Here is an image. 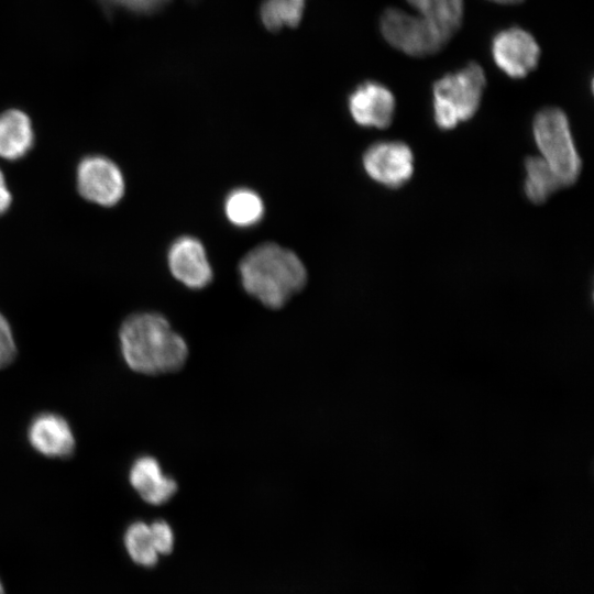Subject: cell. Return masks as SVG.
Returning <instances> with one entry per match:
<instances>
[{"instance_id": "cell-1", "label": "cell", "mask_w": 594, "mask_h": 594, "mask_svg": "<svg viewBox=\"0 0 594 594\" xmlns=\"http://www.w3.org/2000/svg\"><path fill=\"white\" fill-rule=\"evenodd\" d=\"M119 341L125 364L144 375L177 372L189 354L185 339L163 315L153 311L125 318L119 330Z\"/></svg>"}, {"instance_id": "cell-2", "label": "cell", "mask_w": 594, "mask_h": 594, "mask_svg": "<svg viewBox=\"0 0 594 594\" xmlns=\"http://www.w3.org/2000/svg\"><path fill=\"white\" fill-rule=\"evenodd\" d=\"M244 289L265 307H283L306 284L307 271L290 250L267 242L252 249L239 265Z\"/></svg>"}, {"instance_id": "cell-3", "label": "cell", "mask_w": 594, "mask_h": 594, "mask_svg": "<svg viewBox=\"0 0 594 594\" xmlns=\"http://www.w3.org/2000/svg\"><path fill=\"white\" fill-rule=\"evenodd\" d=\"M485 86L484 69L475 62L436 80L432 108L437 127L451 130L460 122L470 120L480 108Z\"/></svg>"}, {"instance_id": "cell-4", "label": "cell", "mask_w": 594, "mask_h": 594, "mask_svg": "<svg viewBox=\"0 0 594 594\" xmlns=\"http://www.w3.org/2000/svg\"><path fill=\"white\" fill-rule=\"evenodd\" d=\"M532 133L540 157L557 174L563 187L573 185L580 176L582 162L566 114L556 107L541 109L534 118Z\"/></svg>"}, {"instance_id": "cell-5", "label": "cell", "mask_w": 594, "mask_h": 594, "mask_svg": "<svg viewBox=\"0 0 594 594\" xmlns=\"http://www.w3.org/2000/svg\"><path fill=\"white\" fill-rule=\"evenodd\" d=\"M380 29L389 45L414 57L435 55L450 41L421 16L410 15L398 8L383 12Z\"/></svg>"}, {"instance_id": "cell-6", "label": "cell", "mask_w": 594, "mask_h": 594, "mask_svg": "<svg viewBox=\"0 0 594 594\" xmlns=\"http://www.w3.org/2000/svg\"><path fill=\"white\" fill-rule=\"evenodd\" d=\"M76 184L82 198L101 207L117 205L125 191L120 167L102 155H90L79 162Z\"/></svg>"}, {"instance_id": "cell-7", "label": "cell", "mask_w": 594, "mask_h": 594, "mask_svg": "<svg viewBox=\"0 0 594 594\" xmlns=\"http://www.w3.org/2000/svg\"><path fill=\"white\" fill-rule=\"evenodd\" d=\"M541 50L528 31L512 26L498 32L492 41L496 66L514 79L525 78L536 69Z\"/></svg>"}, {"instance_id": "cell-8", "label": "cell", "mask_w": 594, "mask_h": 594, "mask_svg": "<svg viewBox=\"0 0 594 594\" xmlns=\"http://www.w3.org/2000/svg\"><path fill=\"white\" fill-rule=\"evenodd\" d=\"M363 167L376 183L388 188L405 185L414 173V154L399 141H383L372 144L364 152Z\"/></svg>"}, {"instance_id": "cell-9", "label": "cell", "mask_w": 594, "mask_h": 594, "mask_svg": "<svg viewBox=\"0 0 594 594\" xmlns=\"http://www.w3.org/2000/svg\"><path fill=\"white\" fill-rule=\"evenodd\" d=\"M395 97L384 85L367 80L349 95L348 108L352 119L362 127L385 129L395 113Z\"/></svg>"}, {"instance_id": "cell-10", "label": "cell", "mask_w": 594, "mask_h": 594, "mask_svg": "<svg viewBox=\"0 0 594 594\" xmlns=\"http://www.w3.org/2000/svg\"><path fill=\"white\" fill-rule=\"evenodd\" d=\"M167 264L172 275L188 288H204L212 279V268L205 246L194 237H179L172 243Z\"/></svg>"}, {"instance_id": "cell-11", "label": "cell", "mask_w": 594, "mask_h": 594, "mask_svg": "<svg viewBox=\"0 0 594 594\" xmlns=\"http://www.w3.org/2000/svg\"><path fill=\"white\" fill-rule=\"evenodd\" d=\"M26 435L30 446L46 458L67 459L76 449L69 422L56 413L46 411L33 417Z\"/></svg>"}, {"instance_id": "cell-12", "label": "cell", "mask_w": 594, "mask_h": 594, "mask_svg": "<svg viewBox=\"0 0 594 594\" xmlns=\"http://www.w3.org/2000/svg\"><path fill=\"white\" fill-rule=\"evenodd\" d=\"M129 482L140 497L152 505L165 504L178 490L177 482L165 475L158 461L151 455H142L133 461Z\"/></svg>"}, {"instance_id": "cell-13", "label": "cell", "mask_w": 594, "mask_h": 594, "mask_svg": "<svg viewBox=\"0 0 594 594\" xmlns=\"http://www.w3.org/2000/svg\"><path fill=\"white\" fill-rule=\"evenodd\" d=\"M34 143L31 119L18 109L0 114V157L15 161L25 156Z\"/></svg>"}, {"instance_id": "cell-14", "label": "cell", "mask_w": 594, "mask_h": 594, "mask_svg": "<svg viewBox=\"0 0 594 594\" xmlns=\"http://www.w3.org/2000/svg\"><path fill=\"white\" fill-rule=\"evenodd\" d=\"M418 15L450 40L462 25L463 0H406Z\"/></svg>"}, {"instance_id": "cell-15", "label": "cell", "mask_w": 594, "mask_h": 594, "mask_svg": "<svg viewBox=\"0 0 594 594\" xmlns=\"http://www.w3.org/2000/svg\"><path fill=\"white\" fill-rule=\"evenodd\" d=\"M526 178L524 189L534 204H543L558 189L561 180L542 157L530 156L525 161Z\"/></svg>"}, {"instance_id": "cell-16", "label": "cell", "mask_w": 594, "mask_h": 594, "mask_svg": "<svg viewBox=\"0 0 594 594\" xmlns=\"http://www.w3.org/2000/svg\"><path fill=\"white\" fill-rule=\"evenodd\" d=\"M224 213L233 226L249 228L261 221L264 215V204L252 189L238 188L227 196Z\"/></svg>"}, {"instance_id": "cell-17", "label": "cell", "mask_w": 594, "mask_h": 594, "mask_svg": "<svg viewBox=\"0 0 594 594\" xmlns=\"http://www.w3.org/2000/svg\"><path fill=\"white\" fill-rule=\"evenodd\" d=\"M304 9V0H263L260 7V18L268 31L277 32L284 28L298 25Z\"/></svg>"}, {"instance_id": "cell-18", "label": "cell", "mask_w": 594, "mask_h": 594, "mask_svg": "<svg viewBox=\"0 0 594 594\" xmlns=\"http://www.w3.org/2000/svg\"><path fill=\"white\" fill-rule=\"evenodd\" d=\"M124 546L130 558L143 566H153L158 560L151 528L144 521H134L124 534Z\"/></svg>"}, {"instance_id": "cell-19", "label": "cell", "mask_w": 594, "mask_h": 594, "mask_svg": "<svg viewBox=\"0 0 594 594\" xmlns=\"http://www.w3.org/2000/svg\"><path fill=\"white\" fill-rule=\"evenodd\" d=\"M16 345L12 329L0 311V370L9 366L15 359Z\"/></svg>"}, {"instance_id": "cell-20", "label": "cell", "mask_w": 594, "mask_h": 594, "mask_svg": "<svg viewBox=\"0 0 594 594\" xmlns=\"http://www.w3.org/2000/svg\"><path fill=\"white\" fill-rule=\"evenodd\" d=\"M153 541L158 554H168L174 546V532L165 520H155L150 524Z\"/></svg>"}, {"instance_id": "cell-21", "label": "cell", "mask_w": 594, "mask_h": 594, "mask_svg": "<svg viewBox=\"0 0 594 594\" xmlns=\"http://www.w3.org/2000/svg\"><path fill=\"white\" fill-rule=\"evenodd\" d=\"M107 4L119 6L134 12L150 13L162 9L169 0H101Z\"/></svg>"}, {"instance_id": "cell-22", "label": "cell", "mask_w": 594, "mask_h": 594, "mask_svg": "<svg viewBox=\"0 0 594 594\" xmlns=\"http://www.w3.org/2000/svg\"><path fill=\"white\" fill-rule=\"evenodd\" d=\"M12 195L8 188L4 174L0 169V216L3 215L11 206Z\"/></svg>"}, {"instance_id": "cell-23", "label": "cell", "mask_w": 594, "mask_h": 594, "mask_svg": "<svg viewBox=\"0 0 594 594\" xmlns=\"http://www.w3.org/2000/svg\"><path fill=\"white\" fill-rule=\"evenodd\" d=\"M488 1H493L499 4H517L525 0H488Z\"/></svg>"}, {"instance_id": "cell-24", "label": "cell", "mask_w": 594, "mask_h": 594, "mask_svg": "<svg viewBox=\"0 0 594 594\" xmlns=\"http://www.w3.org/2000/svg\"><path fill=\"white\" fill-rule=\"evenodd\" d=\"M0 594H6L4 593V587H3L2 583H1V581H0Z\"/></svg>"}]
</instances>
